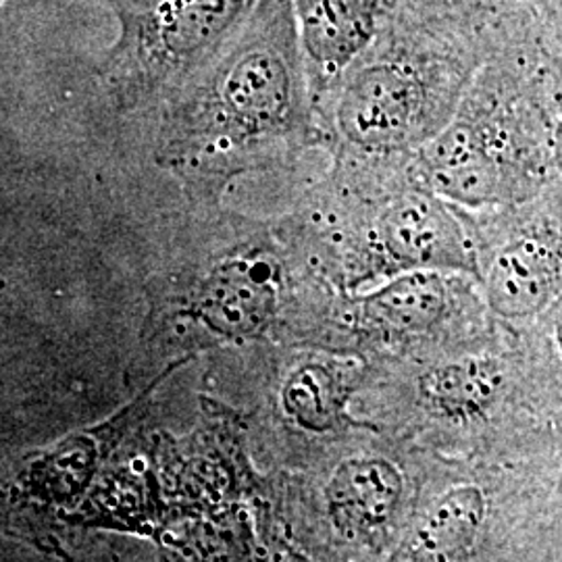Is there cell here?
<instances>
[{"label":"cell","instance_id":"obj_1","mask_svg":"<svg viewBox=\"0 0 562 562\" xmlns=\"http://www.w3.org/2000/svg\"><path fill=\"white\" fill-rule=\"evenodd\" d=\"M157 111V162L206 190L323 144L292 2L261 0Z\"/></svg>","mask_w":562,"mask_h":562},{"label":"cell","instance_id":"obj_2","mask_svg":"<svg viewBox=\"0 0 562 562\" xmlns=\"http://www.w3.org/2000/svg\"><path fill=\"white\" fill-rule=\"evenodd\" d=\"M517 0H396L373 42L319 101L323 144L340 157L417 150L459 109Z\"/></svg>","mask_w":562,"mask_h":562},{"label":"cell","instance_id":"obj_3","mask_svg":"<svg viewBox=\"0 0 562 562\" xmlns=\"http://www.w3.org/2000/svg\"><path fill=\"white\" fill-rule=\"evenodd\" d=\"M554 101L531 0L510 9L503 38L459 109L413 157L419 180L462 204L498 202L538 180L543 104Z\"/></svg>","mask_w":562,"mask_h":562},{"label":"cell","instance_id":"obj_4","mask_svg":"<svg viewBox=\"0 0 562 562\" xmlns=\"http://www.w3.org/2000/svg\"><path fill=\"white\" fill-rule=\"evenodd\" d=\"M117 36L97 65L121 111L157 109L229 41L261 0H102Z\"/></svg>","mask_w":562,"mask_h":562},{"label":"cell","instance_id":"obj_5","mask_svg":"<svg viewBox=\"0 0 562 562\" xmlns=\"http://www.w3.org/2000/svg\"><path fill=\"white\" fill-rule=\"evenodd\" d=\"M375 234L383 252L408 269H471V252L461 223L415 173L406 188L383 204Z\"/></svg>","mask_w":562,"mask_h":562},{"label":"cell","instance_id":"obj_6","mask_svg":"<svg viewBox=\"0 0 562 562\" xmlns=\"http://www.w3.org/2000/svg\"><path fill=\"white\" fill-rule=\"evenodd\" d=\"M315 102L382 30L396 0H290Z\"/></svg>","mask_w":562,"mask_h":562},{"label":"cell","instance_id":"obj_7","mask_svg":"<svg viewBox=\"0 0 562 562\" xmlns=\"http://www.w3.org/2000/svg\"><path fill=\"white\" fill-rule=\"evenodd\" d=\"M278 308L273 267L261 259L215 267L192 299V317L223 340L257 338L269 329Z\"/></svg>","mask_w":562,"mask_h":562},{"label":"cell","instance_id":"obj_8","mask_svg":"<svg viewBox=\"0 0 562 562\" xmlns=\"http://www.w3.org/2000/svg\"><path fill=\"white\" fill-rule=\"evenodd\" d=\"M401 469L380 457L341 461L325 485L327 517L348 536H373L394 517L401 504Z\"/></svg>","mask_w":562,"mask_h":562},{"label":"cell","instance_id":"obj_9","mask_svg":"<svg viewBox=\"0 0 562 562\" xmlns=\"http://www.w3.org/2000/svg\"><path fill=\"white\" fill-rule=\"evenodd\" d=\"M561 278L559 255L538 238L506 246L487 271V301L496 315L525 319L552 301Z\"/></svg>","mask_w":562,"mask_h":562},{"label":"cell","instance_id":"obj_10","mask_svg":"<svg viewBox=\"0 0 562 562\" xmlns=\"http://www.w3.org/2000/svg\"><path fill=\"white\" fill-rule=\"evenodd\" d=\"M448 292L442 276L431 269H408L361 301L362 319L396 336L434 329L446 313Z\"/></svg>","mask_w":562,"mask_h":562},{"label":"cell","instance_id":"obj_11","mask_svg":"<svg viewBox=\"0 0 562 562\" xmlns=\"http://www.w3.org/2000/svg\"><path fill=\"white\" fill-rule=\"evenodd\" d=\"M485 498L477 485H454L423 517L411 543L413 559L457 561L482 531Z\"/></svg>","mask_w":562,"mask_h":562},{"label":"cell","instance_id":"obj_12","mask_svg":"<svg viewBox=\"0 0 562 562\" xmlns=\"http://www.w3.org/2000/svg\"><path fill=\"white\" fill-rule=\"evenodd\" d=\"M501 375L494 364L480 359L443 362L425 371L419 394L427 411L450 422H467L496 401Z\"/></svg>","mask_w":562,"mask_h":562},{"label":"cell","instance_id":"obj_13","mask_svg":"<svg viewBox=\"0 0 562 562\" xmlns=\"http://www.w3.org/2000/svg\"><path fill=\"white\" fill-rule=\"evenodd\" d=\"M109 446L104 431L80 434L59 443L30 473V485L42 501L71 504L92 480L94 469Z\"/></svg>","mask_w":562,"mask_h":562},{"label":"cell","instance_id":"obj_14","mask_svg":"<svg viewBox=\"0 0 562 562\" xmlns=\"http://www.w3.org/2000/svg\"><path fill=\"white\" fill-rule=\"evenodd\" d=\"M341 383L325 362H304L296 367L281 390L285 415L306 431L323 434L341 417Z\"/></svg>","mask_w":562,"mask_h":562},{"label":"cell","instance_id":"obj_15","mask_svg":"<svg viewBox=\"0 0 562 562\" xmlns=\"http://www.w3.org/2000/svg\"><path fill=\"white\" fill-rule=\"evenodd\" d=\"M543 7H548V9H552L554 13H559L562 15V0H540Z\"/></svg>","mask_w":562,"mask_h":562},{"label":"cell","instance_id":"obj_16","mask_svg":"<svg viewBox=\"0 0 562 562\" xmlns=\"http://www.w3.org/2000/svg\"><path fill=\"white\" fill-rule=\"evenodd\" d=\"M557 344H559V350H561L562 357V315L561 322H559V325H557Z\"/></svg>","mask_w":562,"mask_h":562},{"label":"cell","instance_id":"obj_17","mask_svg":"<svg viewBox=\"0 0 562 562\" xmlns=\"http://www.w3.org/2000/svg\"><path fill=\"white\" fill-rule=\"evenodd\" d=\"M2 2H7V0H2Z\"/></svg>","mask_w":562,"mask_h":562},{"label":"cell","instance_id":"obj_18","mask_svg":"<svg viewBox=\"0 0 562 562\" xmlns=\"http://www.w3.org/2000/svg\"><path fill=\"white\" fill-rule=\"evenodd\" d=\"M506 2H510V0H506Z\"/></svg>","mask_w":562,"mask_h":562}]
</instances>
